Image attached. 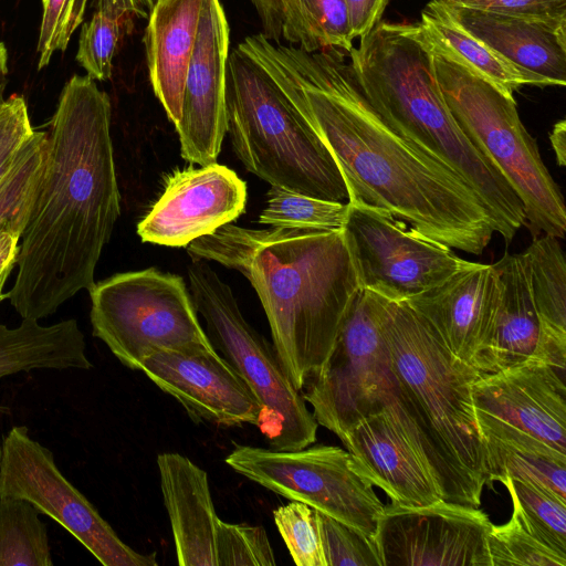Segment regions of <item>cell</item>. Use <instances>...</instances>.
<instances>
[{
	"label": "cell",
	"instance_id": "obj_1",
	"mask_svg": "<svg viewBox=\"0 0 566 566\" xmlns=\"http://www.w3.org/2000/svg\"><path fill=\"white\" fill-rule=\"evenodd\" d=\"M239 46L307 116L340 169L348 202L385 211L451 249L475 255L484 251L496 232L484 202L459 175L386 125L342 51L308 52L262 33Z\"/></svg>",
	"mask_w": 566,
	"mask_h": 566
},
{
	"label": "cell",
	"instance_id": "obj_2",
	"mask_svg": "<svg viewBox=\"0 0 566 566\" xmlns=\"http://www.w3.org/2000/svg\"><path fill=\"white\" fill-rule=\"evenodd\" d=\"M111 117V99L95 80L74 74L66 81L46 130L43 170L7 293L22 318H45L95 283L120 214Z\"/></svg>",
	"mask_w": 566,
	"mask_h": 566
},
{
	"label": "cell",
	"instance_id": "obj_3",
	"mask_svg": "<svg viewBox=\"0 0 566 566\" xmlns=\"http://www.w3.org/2000/svg\"><path fill=\"white\" fill-rule=\"evenodd\" d=\"M187 247L193 259L216 261L248 279L300 391L327 358L360 289L343 229L258 230L230 222Z\"/></svg>",
	"mask_w": 566,
	"mask_h": 566
},
{
	"label": "cell",
	"instance_id": "obj_4",
	"mask_svg": "<svg viewBox=\"0 0 566 566\" xmlns=\"http://www.w3.org/2000/svg\"><path fill=\"white\" fill-rule=\"evenodd\" d=\"M348 55L355 82L378 116L405 140L459 175L491 212L495 231L510 242L526 222L524 206L453 118L418 22L379 21Z\"/></svg>",
	"mask_w": 566,
	"mask_h": 566
},
{
	"label": "cell",
	"instance_id": "obj_5",
	"mask_svg": "<svg viewBox=\"0 0 566 566\" xmlns=\"http://www.w3.org/2000/svg\"><path fill=\"white\" fill-rule=\"evenodd\" d=\"M382 331L396 401L481 501L483 488L491 486L472 399L481 373L455 357L405 302L388 301Z\"/></svg>",
	"mask_w": 566,
	"mask_h": 566
},
{
	"label": "cell",
	"instance_id": "obj_6",
	"mask_svg": "<svg viewBox=\"0 0 566 566\" xmlns=\"http://www.w3.org/2000/svg\"><path fill=\"white\" fill-rule=\"evenodd\" d=\"M226 113L233 149L250 172L305 196L349 201L340 169L307 116L239 46L228 57Z\"/></svg>",
	"mask_w": 566,
	"mask_h": 566
},
{
	"label": "cell",
	"instance_id": "obj_7",
	"mask_svg": "<svg viewBox=\"0 0 566 566\" xmlns=\"http://www.w3.org/2000/svg\"><path fill=\"white\" fill-rule=\"evenodd\" d=\"M431 51L434 74L453 118L513 188L533 232L564 238L563 196L518 116L514 96L432 48Z\"/></svg>",
	"mask_w": 566,
	"mask_h": 566
},
{
	"label": "cell",
	"instance_id": "obj_8",
	"mask_svg": "<svg viewBox=\"0 0 566 566\" xmlns=\"http://www.w3.org/2000/svg\"><path fill=\"white\" fill-rule=\"evenodd\" d=\"M187 273L190 296L209 340L261 406L256 428L270 448L292 451L314 443L318 423L291 382L273 344L247 322L229 285L205 260L195 259Z\"/></svg>",
	"mask_w": 566,
	"mask_h": 566
},
{
	"label": "cell",
	"instance_id": "obj_9",
	"mask_svg": "<svg viewBox=\"0 0 566 566\" xmlns=\"http://www.w3.org/2000/svg\"><path fill=\"white\" fill-rule=\"evenodd\" d=\"M88 293L93 335L129 369L157 349H214L179 275L155 268L117 273Z\"/></svg>",
	"mask_w": 566,
	"mask_h": 566
},
{
	"label": "cell",
	"instance_id": "obj_10",
	"mask_svg": "<svg viewBox=\"0 0 566 566\" xmlns=\"http://www.w3.org/2000/svg\"><path fill=\"white\" fill-rule=\"evenodd\" d=\"M389 300L366 289L355 295L322 366L300 390L319 426L339 439L384 403L394 378L382 331Z\"/></svg>",
	"mask_w": 566,
	"mask_h": 566
},
{
	"label": "cell",
	"instance_id": "obj_11",
	"mask_svg": "<svg viewBox=\"0 0 566 566\" xmlns=\"http://www.w3.org/2000/svg\"><path fill=\"white\" fill-rule=\"evenodd\" d=\"M226 463L287 500L307 504L373 537L384 504L349 451L317 444L300 450L238 446Z\"/></svg>",
	"mask_w": 566,
	"mask_h": 566
},
{
	"label": "cell",
	"instance_id": "obj_12",
	"mask_svg": "<svg viewBox=\"0 0 566 566\" xmlns=\"http://www.w3.org/2000/svg\"><path fill=\"white\" fill-rule=\"evenodd\" d=\"M29 501L72 534L104 566H156V553L125 544L94 505L62 474L54 455L14 426L1 442L0 497Z\"/></svg>",
	"mask_w": 566,
	"mask_h": 566
},
{
	"label": "cell",
	"instance_id": "obj_13",
	"mask_svg": "<svg viewBox=\"0 0 566 566\" xmlns=\"http://www.w3.org/2000/svg\"><path fill=\"white\" fill-rule=\"evenodd\" d=\"M360 289L405 302L447 280L469 261L394 216L348 202L343 227Z\"/></svg>",
	"mask_w": 566,
	"mask_h": 566
},
{
	"label": "cell",
	"instance_id": "obj_14",
	"mask_svg": "<svg viewBox=\"0 0 566 566\" xmlns=\"http://www.w3.org/2000/svg\"><path fill=\"white\" fill-rule=\"evenodd\" d=\"M483 439L517 447L548 444L566 453L565 370L530 358L472 384Z\"/></svg>",
	"mask_w": 566,
	"mask_h": 566
},
{
	"label": "cell",
	"instance_id": "obj_15",
	"mask_svg": "<svg viewBox=\"0 0 566 566\" xmlns=\"http://www.w3.org/2000/svg\"><path fill=\"white\" fill-rule=\"evenodd\" d=\"M482 510L440 499L384 505L373 536L381 566H492Z\"/></svg>",
	"mask_w": 566,
	"mask_h": 566
},
{
	"label": "cell",
	"instance_id": "obj_16",
	"mask_svg": "<svg viewBox=\"0 0 566 566\" xmlns=\"http://www.w3.org/2000/svg\"><path fill=\"white\" fill-rule=\"evenodd\" d=\"M247 185L217 161L174 171L149 212L137 226L144 242L187 247L234 221L245 210Z\"/></svg>",
	"mask_w": 566,
	"mask_h": 566
},
{
	"label": "cell",
	"instance_id": "obj_17",
	"mask_svg": "<svg viewBox=\"0 0 566 566\" xmlns=\"http://www.w3.org/2000/svg\"><path fill=\"white\" fill-rule=\"evenodd\" d=\"M230 29L220 0H203L189 62L180 119V154L200 166L217 161L227 133L226 87Z\"/></svg>",
	"mask_w": 566,
	"mask_h": 566
},
{
	"label": "cell",
	"instance_id": "obj_18",
	"mask_svg": "<svg viewBox=\"0 0 566 566\" xmlns=\"http://www.w3.org/2000/svg\"><path fill=\"white\" fill-rule=\"evenodd\" d=\"M139 370L174 397L197 423L259 424L261 406L256 397L216 349H157L143 359Z\"/></svg>",
	"mask_w": 566,
	"mask_h": 566
},
{
	"label": "cell",
	"instance_id": "obj_19",
	"mask_svg": "<svg viewBox=\"0 0 566 566\" xmlns=\"http://www.w3.org/2000/svg\"><path fill=\"white\" fill-rule=\"evenodd\" d=\"M459 359L479 370L488 352L500 303L492 264L470 262L430 290L405 301Z\"/></svg>",
	"mask_w": 566,
	"mask_h": 566
},
{
	"label": "cell",
	"instance_id": "obj_20",
	"mask_svg": "<svg viewBox=\"0 0 566 566\" xmlns=\"http://www.w3.org/2000/svg\"><path fill=\"white\" fill-rule=\"evenodd\" d=\"M386 392V391H385ZM359 473L380 488L391 503L424 505L441 499L402 431L384 403L339 439Z\"/></svg>",
	"mask_w": 566,
	"mask_h": 566
},
{
	"label": "cell",
	"instance_id": "obj_21",
	"mask_svg": "<svg viewBox=\"0 0 566 566\" xmlns=\"http://www.w3.org/2000/svg\"><path fill=\"white\" fill-rule=\"evenodd\" d=\"M443 3L462 29L503 57L544 77L549 85L565 86L566 27Z\"/></svg>",
	"mask_w": 566,
	"mask_h": 566
},
{
	"label": "cell",
	"instance_id": "obj_22",
	"mask_svg": "<svg viewBox=\"0 0 566 566\" xmlns=\"http://www.w3.org/2000/svg\"><path fill=\"white\" fill-rule=\"evenodd\" d=\"M160 489L180 566H216V526L208 474L187 457H157Z\"/></svg>",
	"mask_w": 566,
	"mask_h": 566
},
{
	"label": "cell",
	"instance_id": "obj_23",
	"mask_svg": "<svg viewBox=\"0 0 566 566\" xmlns=\"http://www.w3.org/2000/svg\"><path fill=\"white\" fill-rule=\"evenodd\" d=\"M203 0H157L145 31L153 91L169 120L181 115L184 87L195 49Z\"/></svg>",
	"mask_w": 566,
	"mask_h": 566
},
{
	"label": "cell",
	"instance_id": "obj_24",
	"mask_svg": "<svg viewBox=\"0 0 566 566\" xmlns=\"http://www.w3.org/2000/svg\"><path fill=\"white\" fill-rule=\"evenodd\" d=\"M492 265L500 282V303L493 338L479 367L481 374L539 359L543 338L522 254H505Z\"/></svg>",
	"mask_w": 566,
	"mask_h": 566
},
{
	"label": "cell",
	"instance_id": "obj_25",
	"mask_svg": "<svg viewBox=\"0 0 566 566\" xmlns=\"http://www.w3.org/2000/svg\"><path fill=\"white\" fill-rule=\"evenodd\" d=\"M93 367L76 319L44 326L22 318L18 327L0 324V378L32 369H82ZM0 410L3 408L0 406Z\"/></svg>",
	"mask_w": 566,
	"mask_h": 566
},
{
	"label": "cell",
	"instance_id": "obj_26",
	"mask_svg": "<svg viewBox=\"0 0 566 566\" xmlns=\"http://www.w3.org/2000/svg\"><path fill=\"white\" fill-rule=\"evenodd\" d=\"M430 46L491 82L510 96L524 85L547 86L542 76L510 62L462 29L441 0H431L418 22Z\"/></svg>",
	"mask_w": 566,
	"mask_h": 566
},
{
	"label": "cell",
	"instance_id": "obj_27",
	"mask_svg": "<svg viewBox=\"0 0 566 566\" xmlns=\"http://www.w3.org/2000/svg\"><path fill=\"white\" fill-rule=\"evenodd\" d=\"M521 254L542 324V340L566 345V261L558 238L535 237Z\"/></svg>",
	"mask_w": 566,
	"mask_h": 566
},
{
	"label": "cell",
	"instance_id": "obj_28",
	"mask_svg": "<svg viewBox=\"0 0 566 566\" xmlns=\"http://www.w3.org/2000/svg\"><path fill=\"white\" fill-rule=\"evenodd\" d=\"M144 0H95L91 19L81 25L76 62L97 81L112 76L119 40L134 17H145Z\"/></svg>",
	"mask_w": 566,
	"mask_h": 566
},
{
	"label": "cell",
	"instance_id": "obj_29",
	"mask_svg": "<svg viewBox=\"0 0 566 566\" xmlns=\"http://www.w3.org/2000/svg\"><path fill=\"white\" fill-rule=\"evenodd\" d=\"M484 444L491 486L509 475L566 501V453L553 448H515L491 439H484Z\"/></svg>",
	"mask_w": 566,
	"mask_h": 566
},
{
	"label": "cell",
	"instance_id": "obj_30",
	"mask_svg": "<svg viewBox=\"0 0 566 566\" xmlns=\"http://www.w3.org/2000/svg\"><path fill=\"white\" fill-rule=\"evenodd\" d=\"M45 524L27 500L0 497V566H52Z\"/></svg>",
	"mask_w": 566,
	"mask_h": 566
},
{
	"label": "cell",
	"instance_id": "obj_31",
	"mask_svg": "<svg viewBox=\"0 0 566 566\" xmlns=\"http://www.w3.org/2000/svg\"><path fill=\"white\" fill-rule=\"evenodd\" d=\"M509 491L513 513L538 541L566 556V501L533 483L505 475L500 481Z\"/></svg>",
	"mask_w": 566,
	"mask_h": 566
},
{
	"label": "cell",
	"instance_id": "obj_32",
	"mask_svg": "<svg viewBox=\"0 0 566 566\" xmlns=\"http://www.w3.org/2000/svg\"><path fill=\"white\" fill-rule=\"evenodd\" d=\"M348 202L328 201L271 186L259 222L273 228L343 229Z\"/></svg>",
	"mask_w": 566,
	"mask_h": 566
},
{
	"label": "cell",
	"instance_id": "obj_33",
	"mask_svg": "<svg viewBox=\"0 0 566 566\" xmlns=\"http://www.w3.org/2000/svg\"><path fill=\"white\" fill-rule=\"evenodd\" d=\"M46 130H35L14 167L0 184V229H24L42 175Z\"/></svg>",
	"mask_w": 566,
	"mask_h": 566
},
{
	"label": "cell",
	"instance_id": "obj_34",
	"mask_svg": "<svg viewBox=\"0 0 566 566\" xmlns=\"http://www.w3.org/2000/svg\"><path fill=\"white\" fill-rule=\"evenodd\" d=\"M488 548L492 566H566V556L530 534L513 512L505 524H492Z\"/></svg>",
	"mask_w": 566,
	"mask_h": 566
},
{
	"label": "cell",
	"instance_id": "obj_35",
	"mask_svg": "<svg viewBox=\"0 0 566 566\" xmlns=\"http://www.w3.org/2000/svg\"><path fill=\"white\" fill-rule=\"evenodd\" d=\"M216 566H274V552L265 530L245 522L216 526Z\"/></svg>",
	"mask_w": 566,
	"mask_h": 566
},
{
	"label": "cell",
	"instance_id": "obj_36",
	"mask_svg": "<svg viewBox=\"0 0 566 566\" xmlns=\"http://www.w3.org/2000/svg\"><path fill=\"white\" fill-rule=\"evenodd\" d=\"M274 523L297 566H326L316 510L291 501L273 511Z\"/></svg>",
	"mask_w": 566,
	"mask_h": 566
},
{
	"label": "cell",
	"instance_id": "obj_37",
	"mask_svg": "<svg viewBox=\"0 0 566 566\" xmlns=\"http://www.w3.org/2000/svg\"><path fill=\"white\" fill-rule=\"evenodd\" d=\"M326 566H381L373 537L316 511Z\"/></svg>",
	"mask_w": 566,
	"mask_h": 566
},
{
	"label": "cell",
	"instance_id": "obj_38",
	"mask_svg": "<svg viewBox=\"0 0 566 566\" xmlns=\"http://www.w3.org/2000/svg\"><path fill=\"white\" fill-rule=\"evenodd\" d=\"M88 0H42L36 52L38 69L49 65L53 54L64 52L82 25Z\"/></svg>",
	"mask_w": 566,
	"mask_h": 566
},
{
	"label": "cell",
	"instance_id": "obj_39",
	"mask_svg": "<svg viewBox=\"0 0 566 566\" xmlns=\"http://www.w3.org/2000/svg\"><path fill=\"white\" fill-rule=\"evenodd\" d=\"M316 50L349 52L353 35L344 0H300Z\"/></svg>",
	"mask_w": 566,
	"mask_h": 566
},
{
	"label": "cell",
	"instance_id": "obj_40",
	"mask_svg": "<svg viewBox=\"0 0 566 566\" xmlns=\"http://www.w3.org/2000/svg\"><path fill=\"white\" fill-rule=\"evenodd\" d=\"M262 24V34L279 43L281 39L305 51H317L308 31L300 0H251Z\"/></svg>",
	"mask_w": 566,
	"mask_h": 566
},
{
	"label": "cell",
	"instance_id": "obj_41",
	"mask_svg": "<svg viewBox=\"0 0 566 566\" xmlns=\"http://www.w3.org/2000/svg\"><path fill=\"white\" fill-rule=\"evenodd\" d=\"M27 101L12 94L0 106V184L8 176L35 133Z\"/></svg>",
	"mask_w": 566,
	"mask_h": 566
},
{
	"label": "cell",
	"instance_id": "obj_42",
	"mask_svg": "<svg viewBox=\"0 0 566 566\" xmlns=\"http://www.w3.org/2000/svg\"><path fill=\"white\" fill-rule=\"evenodd\" d=\"M455 4L566 27V0H464Z\"/></svg>",
	"mask_w": 566,
	"mask_h": 566
},
{
	"label": "cell",
	"instance_id": "obj_43",
	"mask_svg": "<svg viewBox=\"0 0 566 566\" xmlns=\"http://www.w3.org/2000/svg\"><path fill=\"white\" fill-rule=\"evenodd\" d=\"M344 1L353 39H360L381 20L389 0Z\"/></svg>",
	"mask_w": 566,
	"mask_h": 566
},
{
	"label": "cell",
	"instance_id": "obj_44",
	"mask_svg": "<svg viewBox=\"0 0 566 566\" xmlns=\"http://www.w3.org/2000/svg\"><path fill=\"white\" fill-rule=\"evenodd\" d=\"M22 232L23 229L13 227L0 229V275L17 264Z\"/></svg>",
	"mask_w": 566,
	"mask_h": 566
},
{
	"label": "cell",
	"instance_id": "obj_45",
	"mask_svg": "<svg viewBox=\"0 0 566 566\" xmlns=\"http://www.w3.org/2000/svg\"><path fill=\"white\" fill-rule=\"evenodd\" d=\"M552 147L555 151L557 164L565 166L566 164V122L562 119L557 122L549 134Z\"/></svg>",
	"mask_w": 566,
	"mask_h": 566
},
{
	"label": "cell",
	"instance_id": "obj_46",
	"mask_svg": "<svg viewBox=\"0 0 566 566\" xmlns=\"http://www.w3.org/2000/svg\"><path fill=\"white\" fill-rule=\"evenodd\" d=\"M8 51L3 42H0V106L4 102V91L8 84Z\"/></svg>",
	"mask_w": 566,
	"mask_h": 566
},
{
	"label": "cell",
	"instance_id": "obj_47",
	"mask_svg": "<svg viewBox=\"0 0 566 566\" xmlns=\"http://www.w3.org/2000/svg\"><path fill=\"white\" fill-rule=\"evenodd\" d=\"M12 270H7L6 272H3L1 275H0V303L7 298V293L3 292V287H4V284H6V281L8 280L10 273H11Z\"/></svg>",
	"mask_w": 566,
	"mask_h": 566
},
{
	"label": "cell",
	"instance_id": "obj_48",
	"mask_svg": "<svg viewBox=\"0 0 566 566\" xmlns=\"http://www.w3.org/2000/svg\"><path fill=\"white\" fill-rule=\"evenodd\" d=\"M145 4L150 9L155 4V0H144Z\"/></svg>",
	"mask_w": 566,
	"mask_h": 566
},
{
	"label": "cell",
	"instance_id": "obj_49",
	"mask_svg": "<svg viewBox=\"0 0 566 566\" xmlns=\"http://www.w3.org/2000/svg\"><path fill=\"white\" fill-rule=\"evenodd\" d=\"M0 459H1V442H0Z\"/></svg>",
	"mask_w": 566,
	"mask_h": 566
},
{
	"label": "cell",
	"instance_id": "obj_50",
	"mask_svg": "<svg viewBox=\"0 0 566 566\" xmlns=\"http://www.w3.org/2000/svg\"><path fill=\"white\" fill-rule=\"evenodd\" d=\"M156 1H157V0H155V2H156Z\"/></svg>",
	"mask_w": 566,
	"mask_h": 566
}]
</instances>
